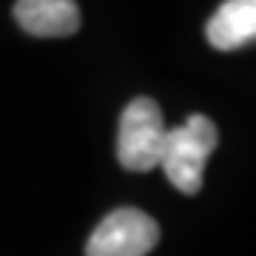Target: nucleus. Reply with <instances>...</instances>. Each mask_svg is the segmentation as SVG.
<instances>
[{"mask_svg":"<svg viewBox=\"0 0 256 256\" xmlns=\"http://www.w3.org/2000/svg\"><path fill=\"white\" fill-rule=\"evenodd\" d=\"M216 126L205 114H191L182 126L168 128L160 165L176 191L196 194L202 188L205 165L216 148Z\"/></svg>","mask_w":256,"mask_h":256,"instance_id":"f257e3e1","label":"nucleus"},{"mask_svg":"<svg viewBox=\"0 0 256 256\" xmlns=\"http://www.w3.org/2000/svg\"><path fill=\"white\" fill-rule=\"evenodd\" d=\"M165 120L151 97L131 100L120 117L117 128V156L128 171H151L160 165L165 146Z\"/></svg>","mask_w":256,"mask_h":256,"instance_id":"f03ea898","label":"nucleus"},{"mask_svg":"<svg viewBox=\"0 0 256 256\" xmlns=\"http://www.w3.org/2000/svg\"><path fill=\"white\" fill-rule=\"evenodd\" d=\"M160 242V225L140 208H117L92 230L86 256H146Z\"/></svg>","mask_w":256,"mask_h":256,"instance_id":"7ed1b4c3","label":"nucleus"},{"mask_svg":"<svg viewBox=\"0 0 256 256\" xmlns=\"http://www.w3.org/2000/svg\"><path fill=\"white\" fill-rule=\"evenodd\" d=\"M14 20L34 37H68L80 28V9L74 0H18Z\"/></svg>","mask_w":256,"mask_h":256,"instance_id":"20e7f679","label":"nucleus"},{"mask_svg":"<svg viewBox=\"0 0 256 256\" xmlns=\"http://www.w3.org/2000/svg\"><path fill=\"white\" fill-rule=\"evenodd\" d=\"M214 48L234 52L256 40V0H225L205 26Z\"/></svg>","mask_w":256,"mask_h":256,"instance_id":"39448f33","label":"nucleus"}]
</instances>
